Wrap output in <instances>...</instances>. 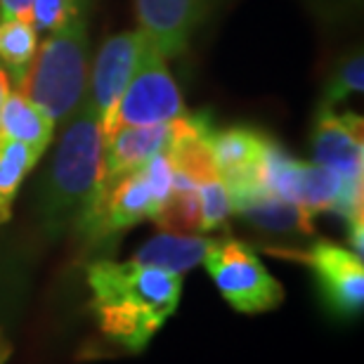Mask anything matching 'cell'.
<instances>
[{"label": "cell", "mask_w": 364, "mask_h": 364, "mask_svg": "<svg viewBox=\"0 0 364 364\" xmlns=\"http://www.w3.org/2000/svg\"><path fill=\"white\" fill-rule=\"evenodd\" d=\"M210 239L199 235H173V232H161L147 244L140 246L133 256L135 263L161 267V270L185 274L203 263Z\"/></svg>", "instance_id": "obj_15"}, {"label": "cell", "mask_w": 364, "mask_h": 364, "mask_svg": "<svg viewBox=\"0 0 364 364\" xmlns=\"http://www.w3.org/2000/svg\"><path fill=\"white\" fill-rule=\"evenodd\" d=\"M12 355V341L5 336V331L0 329V364H5Z\"/></svg>", "instance_id": "obj_23"}, {"label": "cell", "mask_w": 364, "mask_h": 364, "mask_svg": "<svg viewBox=\"0 0 364 364\" xmlns=\"http://www.w3.org/2000/svg\"><path fill=\"white\" fill-rule=\"evenodd\" d=\"M90 310L109 343L140 353L178 310L182 274L135 263L95 260L85 267Z\"/></svg>", "instance_id": "obj_1"}, {"label": "cell", "mask_w": 364, "mask_h": 364, "mask_svg": "<svg viewBox=\"0 0 364 364\" xmlns=\"http://www.w3.org/2000/svg\"><path fill=\"white\" fill-rule=\"evenodd\" d=\"M230 196L232 213H239L251 225L270 232H298V235H312V215L301 206L291 203L272 192H265L258 185H239L225 187Z\"/></svg>", "instance_id": "obj_13"}, {"label": "cell", "mask_w": 364, "mask_h": 364, "mask_svg": "<svg viewBox=\"0 0 364 364\" xmlns=\"http://www.w3.org/2000/svg\"><path fill=\"white\" fill-rule=\"evenodd\" d=\"M38 50V31L28 17H7L0 19V60L7 71H12L14 81L24 76L28 62Z\"/></svg>", "instance_id": "obj_18"}, {"label": "cell", "mask_w": 364, "mask_h": 364, "mask_svg": "<svg viewBox=\"0 0 364 364\" xmlns=\"http://www.w3.org/2000/svg\"><path fill=\"white\" fill-rule=\"evenodd\" d=\"M171 126L156 123V126H130L121 128L102 142L100 156V180L97 185H107L126 173L140 168L151 156L168 149Z\"/></svg>", "instance_id": "obj_11"}, {"label": "cell", "mask_w": 364, "mask_h": 364, "mask_svg": "<svg viewBox=\"0 0 364 364\" xmlns=\"http://www.w3.org/2000/svg\"><path fill=\"white\" fill-rule=\"evenodd\" d=\"M180 114H185V102L176 78L164 57L144 43L126 90L112 112L100 121V137L105 142L121 128L168 123Z\"/></svg>", "instance_id": "obj_4"}, {"label": "cell", "mask_w": 364, "mask_h": 364, "mask_svg": "<svg viewBox=\"0 0 364 364\" xmlns=\"http://www.w3.org/2000/svg\"><path fill=\"white\" fill-rule=\"evenodd\" d=\"M88 88V24L83 14L69 19L41 43L17 90L50 121L64 123Z\"/></svg>", "instance_id": "obj_3"}, {"label": "cell", "mask_w": 364, "mask_h": 364, "mask_svg": "<svg viewBox=\"0 0 364 364\" xmlns=\"http://www.w3.org/2000/svg\"><path fill=\"white\" fill-rule=\"evenodd\" d=\"M312 164L350 182L364 180V123L355 112L336 114L319 107L312 130Z\"/></svg>", "instance_id": "obj_8"}, {"label": "cell", "mask_w": 364, "mask_h": 364, "mask_svg": "<svg viewBox=\"0 0 364 364\" xmlns=\"http://www.w3.org/2000/svg\"><path fill=\"white\" fill-rule=\"evenodd\" d=\"M151 215H154V201L140 166L107 185H97L88 208L76 223V230L88 249H97L116 242L119 235L135 228L137 223L147 218L151 220Z\"/></svg>", "instance_id": "obj_6"}, {"label": "cell", "mask_w": 364, "mask_h": 364, "mask_svg": "<svg viewBox=\"0 0 364 364\" xmlns=\"http://www.w3.org/2000/svg\"><path fill=\"white\" fill-rule=\"evenodd\" d=\"M57 123L50 121L38 107L31 105L19 90H10L0 112V135L7 140L28 144L36 151H46L55 137Z\"/></svg>", "instance_id": "obj_14"}, {"label": "cell", "mask_w": 364, "mask_h": 364, "mask_svg": "<svg viewBox=\"0 0 364 364\" xmlns=\"http://www.w3.org/2000/svg\"><path fill=\"white\" fill-rule=\"evenodd\" d=\"M364 88V57L362 53L350 55L348 60H343L336 67V71L331 74L329 83L324 88L322 105L324 109H333L341 105L343 100H348L350 95H358Z\"/></svg>", "instance_id": "obj_19"}, {"label": "cell", "mask_w": 364, "mask_h": 364, "mask_svg": "<svg viewBox=\"0 0 364 364\" xmlns=\"http://www.w3.org/2000/svg\"><path fill=\"white\" fill-rule=\"evenodd\" d=\"M196 192H199V203H201V232H213L225 228L232 215L225 182L220 178L208 180L196 187Z\"/></svg>", "instance_id": "obj_20"}, {"label": "cell", "mask_w": 364, "mask_h": 364, "mask_svg": "<svg viewBox=\"0 0 364 364\" xmlns=\"http://www.w3.org/2000/svg\"><path fill=\"white\" fill-rule=\"evenodd\" d=\"M203 263L220 296L237 312L258 315L282 305V284L267 272L263 260L249 244L230 237L210 239Z\"/></svg>", "instance_id": "obj_5"}, {"label": "cell", "mask_w": 364, "mask_h": 364, "mask_svg": "<svg viewBox=\"0 0 364 364\" xmlns=\"http://www.w3.org/2000/svg\"><path fill=\"white\" fill-rule=\"evenodd\" d=\"M144 43H147V38L142 36L140 28L121 31L102 43L100 53L95 55L90 85L85 88V100H88L90 109L100 121L112 112L123 90H126Z\"/></svg>", "instance_id": "obj_9"}, {"label": "cell", "mask_w": 364, "mask_h": 364, "mask_svg": "<svg viewBox=\"0 0 364 364\" xmlns=\"http://www.w3.org/2000/svg\"><path fill=\"white\" fill-rule=\"evenodd\" d=\"M41 156V151L31 149L28 144L0 135V225L10 220L14 196Z\"/></svg>", "instance_id": "obj_17"}, {"label": "cell", "mask_w": 364, "mask_h": 364, "mask_svg": "<svg viewBox=\"0 0 364 364\" xmlns=\"http://www.w3.org/2000/svg\"><path fill=\"white\" fill-rule=\"evenodd\" d=\"M267 142H270V137L249 126L213 130L210 151H213L218 176L225 182V187L256 182V168L265 154Z\"/></svg>", "instance_id": "obj_12"}, {"label": "cell", "mask_w": 364, "mask_h": 364, "mask_svg": "<svg viewBox=\"0 0 364 364\" xmlns=\"http://www.w3.org/2000/svg\"><path fill=\"white\" fill-rule=\"evenodd\" d=\"M100 156V119L83 95L81 105L64 121L53 161L38 189V218L48 235L57 237L81 220L97 189Z\"/></svg>", "instance_id": "obj_2"}, {"label": "cell", "mask_w": 364, "mask_h": 364, "mask_svg": "<svg viewBox=\"0 0 364 364\" xmlns=\"http://www.w3.org/2000/svg\"><path fill=\"white\" fill-rule=\"evenodd\" d=\"M270 256L303 263L315 274L322 301L336 317L350 319L364 305V263L350 249L317 239L308 249H267Z\"/></svg>", "instance_id": "obj_7"}, {"label": "cell", "mask_w": 364, "mask_h": 364, "mask_svg": "<svg viewBox=\"0 0 364 364\" xmlns=\"http://www.w3.org/2000/svg\"><path fill=\"white\" fill-rule=\"evenodd\" d=\"M31 3L33 0H0V19L28 17V12H31Z\"/></svg>", "instance_id": "obj_22"}, {"label": "cell", "mask_w": 364, "mask_h": 364, "mask_svg": "<svg viewBox=\"0 0 364 364\" xmlns=\"http://www.w3.org/2000/svg\"><path fill=\"white\" fill-rule=\"evenodd\" d=\"M137 28L164 60L185 53L203 17V0H135Z\"/></svg>", "instance_id": "obj_10"}, {"label": "cell", "mask_w": 364, "mask_h": 364, "mask_svg": "<svg viewBox=\"0 0 364 364\" xmlns=\"http://www.w3.org/2000/svg\"><path fill=\"white\" fill-rule=\"evenodd\" d=\"M10 92V74L5 69H0V112H3V102Z\"/></svg>", "instance_id": "obj_24"}, {"label": "cell", "mask_w": 364, "mask_h": 364, "mask_svg": "<svg viewBox=\"0 0 364 364\" xmlns=\"http://www.w3.org/2000/svg\"><path fill=\"white\" fill-rule=\"evenodd\" d=\"M83 3L85 0H33L28 17L38 33H53L69 19L78 17Z\"/></svg>", "instance_id": "obj_21"}, {"label": "cell", "mask_w": 364, "mask_h": 364, "mask_svg": "<svg viewBox=\"0 0 364 364\" xmlns=\"http://www.w3.org/2000/svg\"><path fill=\"white\" fill-rule=\"evenodd\" d=\"M151 220L173 235H201V203L194 182L173 168L171 194Z\"/></svg>", "instance_id": "obj_16"}]
</instances>
